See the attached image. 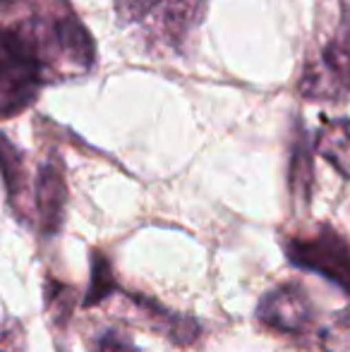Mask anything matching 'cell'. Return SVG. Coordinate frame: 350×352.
Returning <instances> with one entry per match:
<instances>
[{
  "label": "cell",
  "instance_id": "cell-1",
  "mask_svg": "<svg viewBox=\"0 0 350 352\" xmlns=\"http://www.w3.org/2000/svg\"><path fill=\"white\" fill-rule=\"evenodd\" d=\"M46 84L53 77L34 19L0 27V120L34 106Z\"/></svg>",
  "mask_w": 350,
  "mask_h": 352
},
{
  "label": "cell",
  "instance_id": "cell-2",
  "mask_svg": "<svg viewBox=\"0 0 350 352\" xmlns=\"http://www.w3.org/2000/svg\"><path fill=\"white\" fill-rule=\"evenodd\" d=\"M300 94L309 101H333L350 94V10L333 24L327 41L307 56Z\"/></svg>",
  "mask_w": 350,
  "mask_h": 352
},
{
  "label": "cell",
  "instance_id": "cell-3",
  "mask_svg": "<svg viewBox=\"0 0 350 352\" xmlns=\"http://www.w3.org/2000/svg\"><path fill=\"white\" fill-rule=\"evenodd\" d=\"M285 252L290 264L324 276L350 295V245L333 228L319 226L305 237H290Z\"/></svg>",
  "mask_w": 350,
  "mask_h": 352
},
{
  "label": "cell",
  "instance_id": "cell-4",
  "mask_svg": "<svg viewBox=\"0 0 350 352\" xmlns=\"http://www.w3.org/2000/svg\"><path fill=\"white\" fill-rule=\"evenodd\" d=\"M257 316L269 329L285 333H307L314 324V307L303 287L285 283L266 292L257 307Z\"/></svg>",
  "mask_w": 350,
  "mask_h": 352
},
{
  "label": "cell",
  "instance_id": "cell-5",
  "mask_svg": "<svg viewBox=\"0 0 350 352\" xmlns=\"http://www.w3.org/2000/svg\"><path fill=\"white\" fill-rule=\"evenodd\" d=\"M65 199H67V187H65V170H63V161L51 153L39 168L36 177V211H39V228L46 237L56 235L63 226V213H65Z\"/></svg>",
  "mask_w": 350,
  "mask_h": 352
},
{
  "label": "cell",
  "instance_id": "cell-6",
  "mask_svg": "<svg viewBox=\"0 0 350 352\" xmlns=\"http://www.w3.org/2000/svg\"><path fill=\"white\" fill-rule=\"evenodd\" d=\"M0 175L8 192V204L17 213V218L29 221L32 211V187L24 168V153L14 146L5 135H0Z\"/></svg>",
  "mask_w": 350,
  "mask_h": 352
},
{
  "label": "cell",
  "instance_id": "cell-7",
  "mask_svg": "<svg viewBox=\"0 0 350 352\" xmlns=\"http://www.w3.org/2000/svg\"><path fill=\"white\" fill-rule=\"evenodd\" d=\"M204 3L206 0H166L164 12L156 24L159 38H164L171 46H180L201 22Z\"/></svg>",
  "mask_w": 350,
  "mask_h": 352
},
{
  "label": "cell",
  "instance_id": "cell-8",
  "mask_svg": "<svg viewBox=\"0 0 350 352\" xmlns=\"http://www.w3.org/2000/svg\"><path fill=\"white\" fill-rule=\"evenodd\" d=\"M317 153L327 158L343 177H350V120H329L317 135Z\"/></svg>",
  "mask_w": 350,
  "mask_h": 352
},
{
  "label": "cell",
  "instance_id": "cell-9",
  "mask_svg": "<svg viewBox=\"0 0 350 352\" xmlns=\"http://www.w3.org/2000/svg\"><path fill=\"white\" fill-rule=\"evenodd\" d=\"M309 187H312V158L305 146V142H298L290 161V190L295 199H307Z\"/></svg>",
  "mask_w": 350,
  "mask_h": 352
},
{
  "label": "cell",
  "instance_id": "cell-10",
  "mask_svg": "<svg viewBox=\"0 0 350 352\" xmlns=\"http://www.w3.org/2000/svg\"><path fill=\"white\" fill-rule=\"evenodd\" d=\"M116 290V280L111 276V266H108L106 256L101 252H94L91 256V285H89V292L85 297V305H94V302L106 300L111 292Z\"/></svg>",
  "mask_w": 350,
  "mask_h": 352
},
{
  "label": "cell",
  "instance_id": "cell-11",
  "mask_svg": "<svg viewBox=\"0 0 350 352\" xmlns=\"http://www.w3.org/2000/svg\"><path fill=\"white\" fill-rule=\"evenodd\" d=\"M322 345L327 352H350V307L338 309L322 331Z\"/></svg>",
  "mask_w": 350,
  "mask_h": 352
},
{
  "label": "cell",
  "instance_id": "cell-12",
  "mask_svg": "<svg viewBox=\"0 0 350 352\" xmlns=\"http://www.w3.org/2000/svg\"><path fill=\"white\" fill-rule=\"evenodd\" d=\"M46 302H48V309H51V314L56 316V321L61 324V321H65L67 316L72 314V309H75L77 292L72 290V287L63 285V283L48 280L46 283Z\"/></svg>",
  "mask_w": 350,
  "mask_h": 352
},
{
  "label": "cell",
  "instance_id": "cell-13",
  "mask_svg": "<svg viewBox=\"0 0 350 352\" xmlns=\"http://www.w3.org/2000/svg\"><path fill=\"white\" fill-rule=\"evenodd\" d=\"M166 0H113L116 12L122 22H140V19L149 17L159 5H164Z\"/></svg>",
  "mask_w": 350,
  "mask_h": 352
},
{
  "label": "cell",
  "instance_id": "cell-14",
  "mask_svg": "<svg viewBox=\"0 0 350 352\" xmlns=\"http://www.w3.org/2000/svg\"><path fill=\"white\" fill-rule=\"evenodd\" d=\"M0 352H24V329L14 319L0 326Z\"/></svg>",
  "mask_w": 350,
  "mask_h": 352
},
{
  "label": "cell",
  "instance_id": "cell-15",
  "mask_svg": "<svg viewBox=\"0 0 350 352\" xmlns=\"http://www.w3.org/2000/svg\"><path fill=\"white\" fill-rule=\"evenodd\" d=\"M96 352H137V348L125 333H120V331H106V333L98 338Z\"/></svg>",
  "mask_w": 350,
  "mask_h": 352
},
{
  "label": "cell",
  "instance_id": "cell-16",
  "mask_svg": "<svg viewBox=\"0 0 350 352\" xmlns=\"http://www.w3.org/2000/svg\"><path fill=\"white\" fill-rule=\"evenodd\" d=\"M17 3V0H0V8H8V5Z\"/></svg>",
  "mask_w": 350,
  "mask_h": 352
}]
</instances>
